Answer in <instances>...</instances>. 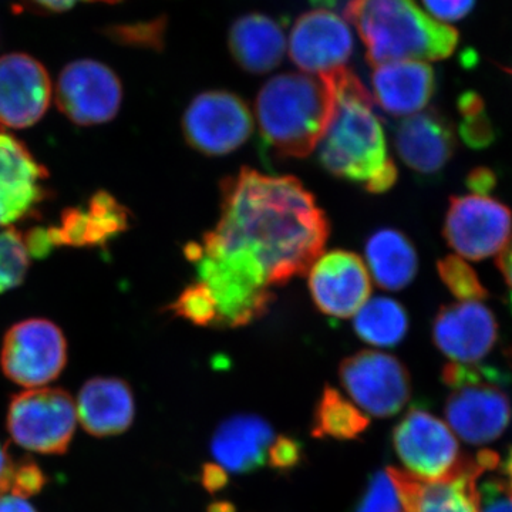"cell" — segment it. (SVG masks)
Returning a JSON list of instances; mask_svg holds the SVG:
<instances>
[{
    "label": "cell",
    "instance_id": "obj_1",
    "mask_svg": "<svg viewBox=\"0 0 512 512\" xmlns=\"http://www.w3.org/2000/svg\"><path fill=\"white\" fill-rule=\"evenodd\" d=\"M210 234L254 254L269 285L282 286L309 272L323 254L329 222L295 177L242 168L222 181L221 218Z\"/></svg>",
    "mask_w": 512,
    "mask_h": 512
},
{
    "label": "cell",
    "instance_id": "obj_2",
    "mask_svg": "<svg viewBox=\"0 0 512 512\" xmlns=\"http://www.w3.org/2000/svg\"><path fill=\"white\" fill-rule=\"evenodd\" d=\"M319 77L335 99L332 120L319 143L320 164L335 177L360 184L372 194L389 191L399 174L387 153L372 94L348 67Z\"/></svg>",
    "mask_w": 512,
    "mask_h": 512
},
{
    "label": "cell",
    "instance_id": "obj_3",
    "mask_svg": "<svg viewBox=\"0 0 512 512\" xmlns=\"http://www.w3.org/2000/svg\"><path fill=\"white\" fill-rule=\"evenodd\" d=\"M345 15L375 67L447 59L458 43L456 29L431 19L414 0H350Z\"/></svg>",
    "mask_w": 512,
    "mask_h": 512
},
{
    "label": "cell",
    "instance_id": "obj_4",
    "mask_svg": "<svg viewBox=\"0 0 512 512\" xmlns=\"http://www.w3.org/2000/svg\"><path fill=\"white\" fill-rule=\"evenodd\" d=\"M333 109L332 90L320 77L275 76L262 87L255 103L264 146L278 157L311 156L328 130Z\"/></svg>",
    "mask_w": 512,
    "mask_h": 512
},
{
    "label": "cell",
    "instance_id": "obj_5",
    "mask_svg": "<svg viewBox=\"0 0 512 512\" xmlns=\"http://www.w3.org/2000/svg\"><path fill=\"white\" fill-rule=\"evenodd\" d=\"M185 256L215 303L218 329L242 328L268 313L272 286L264 266L247 249L222 244L207 232L201 242L185 247Z\"/></svg>",
    "mask_w": 512,
    "mask_h": 512
},
{
    "label": "cell",
    "instance_id": "obj_6",
    "mask_svg": "<svg viewBox=\"0 0 512 512\" xmlns=\"http://www.w3.org/2000/svg\"><path fill=\"white\" fill-rule=\"evenodd\" d=\"M493 370L463 363L443 369L451 389L446 417L451 429L470 444H487L503 436L511 421V402Z\"/></svg>",
    "mask_w": 512,
    "mask_h": 512
},
{
    "label": "cell",
    "instance_id": "obj_7",
    "mask_svg": "<svg viewBox=\"0 0 512 512\" xmlns=\"http://www.w3.org/2000/svg\"><path fill=\"white\" fill-rule=\"evenodd\" d=\"M77 424L73 397L56 387H37L10 400L6 426L18 446L39 454H64Z\"/></svg>",
    "mask_w": 512,
    "mask_h": 512
},
{
    "label": "cell",
    "instance_id": "obj_8",
    "mask_svg": "<svg viewBox=\"0 0 512 512\" xmlns=\"http://www.w3.org/2000/svg\"><path fill=\"white\" fill-rule=\"evenodd\" d=\"M66 365L67 340L52 320H22L3 338L0 367L3 375L19 386H46L60 376Z\"/></svg>",
    "mask_w": 512,
    "mask_h": 512
},
{
    "label": "cell",
    "instance_id": "obj_9",
    "mask_svg": "<svg viewBox=\"0 0 512 512\" xmlns=\"http://www.w3.org/2000/svg\"><path fill=\"white\" fill-rule=\"evenodd\" d=\"M339 376L350 400L362 412L379 419L399 413L412 393L406 366L397 357L377 350L346 357Z\"/></svg>",
    "mask_w": 512,
    "mask_h": 512
},
{
    "label": "cell",
    "instance_id": "obj_10",
    "mask_svg": "<svg viewBox=\"0 0 512 512\" xmlns=\"http://www.w3.org/2000/svg\"><path fill=\"white\" fill-rule=\"evenodd\" d=\"M393 446L407 473L424 481L453 476L466 461L447 424L423 409L410 410L397 424Z\"/></svg>",
    "mask_w": 512,
    "mask_h": 512
},
{
    "label": "cell",
    "instance_id": "obj_11",
    "mask_svg": "<svg viewBox=\"0 0 512 512\" xmlns=\"http://www.w3.org/2000/svg\"><path fill=\"white\" fill-rule=\"evenodd\" d=\"M254 119L237 94L205 92L187 107L183 119L185 140L205 156L232 153L251 137Z\"/></svg>",
    "mask_w": 512,
    "mask_h": 512
},
{
    "label": "cell",
    "instance_id": "obj_12",
    "mask_svg": "<svg viewBox=\"0 0 512 512\" xmlns=\"http://www.w3.org/2000/svg\"><path fill=\"white\" fill-rule=\"evenodd\" d=\"M123 101L119 76L106 64L82 59L67 64L56 86L59 110L76 126L109 123Z\"/></svg>",
    "mask_w": 512,
    "mask_h": 512
},
{
    "label": "cell",
    "instance_id": "obj_13",
    "mask_svg": "<svg viewBox=\"0 0 512 512\" xmlns=\"http://www.w3.org/2000/svg\"><path fill=\"white\" fill-rule=\"evenodd\" d=\"M512 231V212L490 197H451L443 234L458 255L470 261L490 258L507 244Z\"/></svg>",
    "mask_w": 512,
    "mask_h": 512
},
{
    "label": "cell",
    "instance_id": "obj_14",
    "mask_svg": "<svg viewBox=\"0 0 512 512\" xmlns=\"http://www.w3.org/2000/svg\"><path fill=\"white\" fill-rule=\"evenodd\" d=\"M309 291L320 312L330 318H352L369 301V269L353 252L322 254L309 269Z\"/></svg>",
    "mask_w": 512,
    "mask_h": 512
},
{
    "label": "cell",
    "instance_id": "obj_15",
    "mask_svg": "<svg viewBox=\"0 0 512 512\" xmlns=\"http://www.w3.org/2000/svg\"><path fill=\"white\" fill-rule=\"evenodd\" d=\"M50 100L52 80L42 63L25 53L0 57V126H35Z\"/></svg>",
    "mask_w": 512,
    "mask_h": 512
},
{
    "label": "cell",
    "instance_id": "obj_16",
    "mask_svg": "<svg viewBox=\"0 0 512 512\" xmlns=\"http://www.w3.org/2000/svg\"><path fill=\"white\" fill-rule=\"evenodd\" d=\"M348 23L335 12L316 9L296 20L289 36V56L303 72L325 74L345 67L353 52Z\"/></svg>",
    "mask_w": 512,
    "mask_h": 512
},
{
    "label": "cell",
    "instance_id": "obj_17",
    "mask_svg": "<svg viewBox=\"0 0 512 512\" xmlns=\"http://www.w3.org/2000/svg\"><path fill=\"white\" fill-rule=\"evenodd\" d=\"M47 171L18 138L0 128V229L13 227L46 200Z\"/></svg>",
    "mask_w": 512,
    "mask_h": 512
},
{
    "label": "cell",
    "instance_id": "obj_18",
    "mask_svg": "<svg viewBox=\"0 0 512 512\" xmlns=\"http://www.w3.org/2000/svg\"><path fill=\"white\" fill-rule=\"evenodd\" d=\"M497 338V320L481 302L443 306L434 319V343L456 363L467 365L483 359L493 350Z\"/></svg>",
    "mask_w": 512,
    "mask_h": 512
},
{
    "label": "cell",
    "instance_id": "obj_19",
    "mask_svg": "<svg viewBox=\"0 0 512 512\" xmlns=\"http://www.w3.org/2000/svg\"><path fill=\"white\" fill-rule=\"evenodd\" d=\"M389 468L406 512H478L476 481L483 470L478 456L466 458L453 476L437 481H424L399 468Z\"/></svg>",
    "mask_w": 512,
    "mask_h": 512
},
{
    "label": "cell",
    "instance_id": "obj_20",
    "mask_svg": "<svg viewBox=\"0 0 512 512\" xmlns=\"http://www.w3.org/2000/svg\"><path fill=\"white\" fill-rule=\"evenodd\" d=\"M394 144L403 163L421 175L443 170L457 147L453 126L436 110L406 117L397 127Z\"/></svg>",
    "mask_w": 512,
    "mask_h": 512
},
{
    "label": "cell",
    "instance_id": "obj_21",
    "mask_svg": "<svg viewBox=\"0 0 512 512\" xmlns=\"http://www.w3.org/2000/svg\"><path fill=\"white\" fill-rule=\"evenodd\" d=\"M77 417L94 437L119 436L130 429L136 402L130 384L119 377H93L77 397Z\"/></svg>",
    "mask_w": 512,
    "mask_h": 512
},
{
    "label": "cell",
    "instance_id": "obj_22",
    "mask_svg": "<svg viewBox=\"0 0 512 512\" xmlns=\"http://www.w3.org/2000/svg\"><path fill=\"white\" fill-rule=\"evenodd\" d=\"M275 431L255 414H237L222 421L211 440L217 464L234 474H247L265 464Z\"/></svg>",
    "mask_w": 512,
    "mask_h": 512
},
{
    "label": "cell",
    "instance_id": "obj_23",
    "mask_svg": "<svg viewBox=\"0 0 512 512\" xmlns=\"http://www.w3.org/2000/svg\"><path fill=\"white\" fill-rule=\"evenodd\" d=\"M373 100L392 116L410 117L426 109L436 89L434 70L424 62H393L372 74Z\"/></svg>",
    "mask_w": 512,
    "mask_h": 512
},
{
    "label": "cell",
    "instance_id": "obj_24",
    "mask_svg": "<svg viewBox=\"0 0 512 512\" xmlns=\"http://www.w3.org/2000/svg\"><path fill=\"white\" fill-rule=\"evenodd\" d=\"M229 52L239 67L249 73L271 72L284 59V29L261 13H249L235 20L229 29Z\"/></svg>",
    "mask_w": 512,
    "mask_h": 512
},
{
    "label": "cell",
    "instance_id": "obj_25",
    "mask_svg": "<svg viewBox=\"0 0 512 512\" xmlns=\"http://www.w3.org/2000/svg\"><path fill=\"white\" fill-rule=\"evenodd\" d=\"M366 261L380 288L400 291L412 284L419 258L410 239L392 228L380 229L366 242Z\"/></svg>",
    "mask_w": 512,
    "mask_h": 512
},
{
    "label": "cell",
    "instance_id": "obj_26",
    "mask_svg": "<svg viewBox=\"0 0 512 512\" xmlns=\"http://www.w3.org/2000/svg\"><path fill=\"white\" fill-rule=\"evenodd\" d=\"M356 335L376 348H394L409 330V316L399 302L390 298L369 299L355 315Z\"/></svg>",
    "mask_w": 512,
    "mask_h": 512
},
{
    "label": "cell",
    "instance_id": "obj_27",
    "mask_svg": "<svg viewBox=\"0 0 512 512\" xmlns=\"http://www.w3.org/2000/svg\"><path fill=\"white\" fill-rule=\"evenodd\" d=\"M370 426V417L333 387H326L313 413L316 439L356 440Z\"/></svg>",
    "mask_w": 512,
    "mask_h": 512
},
{
    "label": "cell",
    "instance_id": "obj_28",
    "mask_svg": "<svg viewBox=\"0 0 512 512\" xmlns=\"http://www.w3.org/2000/svg\"><path fill=\"white\" fill-rule=\"evenodd\" d=\"M483 470L476 481L478 512H512V448L507 457L484 450Z\"/></svg>",
    "mask_w": 512,
    "mask_h": 512
},
{
    "label": "cell",
    "instance_id": "obj_29",
    "mask_svg": "<svg viewBox=\"0 0 512 512\" xmlns=\"http://www.w3.org/2000/svg\"><path fill=\"white\" fill-rule=\"evenodd\" d=\"M29 262L25 235L13 227L0 229V295L22 284Z\"/></svg>",
    "mask_w": 512,
    "mask_h": 512
},
{
    "label": "cell",
    "instance_id": "obj_30",
    "mask_svg": "<svg viewBox=\"0 0 512 512\" xmlns=\"http://www.w3.org/2000/svg\"><path fill=\"white\" fill-rule=\"evenodd\" d=\"M47 477L39 464L32 457H20L18 460L10 457L5 467L0 471V497L26 498L39 494L46 487Z\"/></svg>",
    "mask_w": 512,
    "mask_h": 512
},
{
    "label": "cell",
    "instance_id": "obj_31",
    "mask_svg": "<svg viewBox=\"0 0 512 512\" xmlns=\"http://www.w3.org/2000/svg\"><path fill=\"white\" fill-rule=\"evenodd\" d=\"M437 271L448 291L460 301H483L488 298V291L467 262L458 256L448 255L437 264Z\"/></svg>",
    "mask_w": 512,
    "mask_h": 512
},
{
    "label": "cell",
    "instance_id": "obj_32",
    "mask_svg": "<svg viewBox=\"0 0 512 512\" xmlns=\"http://www.w3.org/2000/svg\"><path fill=\"white\" fill-rule=\"evenodd\" d=\"M171 312L178 318L188 320L202 328H217L218 312L210 292L201 282L188 285L170 306Z\"/></svg>",
    "mask_w": 512,
    "mask_h": 512
},
{
    "label": "cell",
    "instance_id": "obj_33",
    "mask_svg": "<svg viewBox=\"0 0 512 512\" xmlns=\"http://www.w3.org/2000/svg\"><path fill=\"white\" fill-rule=\"evenodd\" d=\"M355 512H406L402 494L389 467L377 471L375 476L370 478Z\"/></svg>",
    "mask_w": 512,
    "mask_h": 512
},
{
    "label": "cell",
    "instance_id": "obj_34",
    "mask_svg": "<svg viewBox=\"0 0 512 512\" xmlns=\"http://www.w3.org/2000/svg\"><path fill=\"white\" fill-rule=\"evenodd\" d=\"M458 133H460L464 143L468 147L474 148V150H483V148L490 147L495 140L493 124H491L485 111L477 114V116L463 119L460 128H458Z\"/></svg>",
    "mask_w": 512,
    "mask_h": 512
},
{
    "label": "cell",
    "instance_id": "obj_35",
    "mask_svg": "<svg viewBox=\"0 0 512 512\" xmlns=\"http://www.w3.org/2000/svg\"><path fill=\"white\" fill-rule=\"evenodd\" d=\"M268 457L272 468L286 473L301 463L302 446L291 437L281 436L269 447Z\"/></svg>",
    "mask_w": 512,
    "mask_h": 512
},
{
    "label": "cell",
    "instance_id": "obj_36",
    "mask_svg": "<svg viewBox=\"0 0 512 512\" xmlns=\"http://www.w3.org/2000/svg\"><path fill=\"white\" fill-rule=\"evenodd\" d=\"M164 23L157 22L148 23V25H138L134 28H120L117 30V37H121L124 42L137 43V45L160 47L163 45Z\"/></svg>",
    "mask_w": 512,
    "mask_h": 512
},
{
    "label": "cell",
    "instance_id": "obj_37",
    "mask_svg": "<svg viewBox=\"0 0 512 512\" xmlns=\"http://www.w3.org/2000/svg\"><path fill=\"white\" fill-rule=\"evenodd\" d=\"M423 2L437 19L454 22L467 16L476 0H423Z\"/></svg>",
    "mask_w": 512,
    "mask_h": 512
},
{
    "label": "cell",
    "instance_id": "obj_38",
    "mask_svg": "<svg viewBox=\"0 0 512 512\" xmlns=\"http://www.w3.org/2000/svg\"><path fill=\"white\" fill-rule=\"evenodd\" d=\"M495 184H497V177H495L494 171L487 167L474 168L467 175L466 185L468 190L473 192L474 195H480V197L490 194L494 190Z\"/></svg>",
    "mask_w": 512,
    "mask_h": 512
},
{
    "label": "cell",
    "instance_id": "obj_39",
    "mask_svg": "<svg viewBox=\"0 0 512 512\" xmlns=\"http://www.w3.org/2000/svg\"><path fill=\"white\" fill-rule=\"evenodd\" d=\"M228 471L222 468L220 464L208 463L202 467L201 483L202 487L210 494L218 493L224 490L228 485Z\"/></svg>",
    "mask_w": 512,
    "mask_h": 512
},
{
    "label": "cell",
    "instance_id": "obj_40",
    "mask_svg": "<svg viewBox=\"0 0 512 512\" xmlns=\"http://www.w3.org/2000/svg\"><path fill=\"white\" fill-rule=\"evenodd\" d=\"M458 110H460L463 119L477 116V114L484 113L485 111L484 101L481 99L480 94L474 92L464 93L458 99Z\"/></svg>",
    "mask_w": 512,
    "mask_h": 512
},
{
    "label": "cell",
    "instance_id": "obj_41",
    "mask_svg": "<svg viewBox=\"0 0 512 512\" xmlns=\"http://www.w3.org/2000/svg\"><path fill=\"white\" fill-rule=\"evenodd\" d=\"M30 2L46 12H64V10L72 9L79 2L114 3L119 0H30Z\"/></svg>",
    "mask_w": 512,
    "mask_h": 512
},
{
    "label": "cell",
    "instance_id": "obj_42",
    "mask_svg": "<svg viewBox=\"0 0 512 512\" xmlns=\"http://www.w3.org/2000/svg\"><path fill=\"white\" fill-rule=\"evenodd\" d=\"M497 266L503 274L505 282L512 288V237L508 239L504 248L498 252Z\"/></svg>",
    "mask_w": 512,
    "mask_h": 512
},
{
    "label": "cell",
    "instance_id": "obj_43",
    "mask_svg": "<svg viewBox=\"0 0 512 512\" xmlns=\"http://www.w3.org/2000/svg\"><path fill=\"white\" fill-rule=\"evenodd\" d=\"M0 512H37L36 508L23 498L3 495L0 497Z\"/></svg>",
    "mask_w": 512,
    "mask_h": 512
},
{
    "label": "cell",
    "instance_id": "obj_44",
    "mask_svg": "<svg viewBox=\"0 0 512 512\" xmlns=\"http://www.w3.org/2000/svg\"><path fill=\"white\" fill-rule=\"evenodd\" d=\"M207 512H237V510L229 501H215L208 507Z\"/></svg>",
    "mask_w": 512,
    "mask_h": 512
},
{
    "label": "cell",
    "instance_id": "obj_45",
    "mask_svg": "<svg viewBox=\"0 0 512 512\" xmlns=\"http://www.w3.org/2000/svg\"><path fill=\"white\" fill-rule=\"evenodd\" d=\"M9 453H8V446H2L0 444V471L3 470V467H5L6 461H8Z\"/></svg>",
    "mask_w": 512,
    "mask_h": 512
},
{
    "label": "cell",
    "instance_id": "obj_46",
    "mask_svg": "<svg viewBox=\"0 0 512 512\" xmlns=\"http://www.w3.org/2000/svg\"><path fill=\"white\" fill-rule=\"evenodd\" d=\"M511 305H512V295H511Z\"/></svg>",
    "mask_w": 512,
    "mask_h": 512
}]
</instances>
